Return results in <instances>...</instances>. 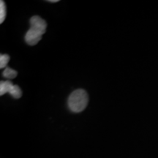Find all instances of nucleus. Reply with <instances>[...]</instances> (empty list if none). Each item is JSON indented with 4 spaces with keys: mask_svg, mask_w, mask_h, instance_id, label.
Here are the masks:
<instances>
[{
    "mask_svg": "<svg viewBox=\"0 0 158 158\" xmlns=\"http://www.w3.org/2000/svg\"><path fill=\"white\" fill-rule=\"evenodd\" d=\"M89 102V95L84 89L73 91L68 100V107L74 113H80L86 108Z\"/></svg>",
    "mask_w": 158,
    "mask_h": 158,
    "instance_id": "obj_1",
    "label": "nucleus"
},
{
    "mask_svg": "<svg viewBox=\"0 0 158 158\" xmlns=\"http://www.w3.org/2000/svg\"><path fill=\"white\" fill-rule=\"evenodd\" d=\"M43 34L35 29L30 28L25 35V40L29 45H35L42 39Z\"/></svg>",
    "mask_w": 158,
    "mask_h": 158,
    "instance_id": "obj_2",
    "label": "nucleus"
},
{
    "mask_svg": "<svg viewBox=\"0 0 158 158\" xmlns=\"http://www.w3.org/2000/svg\"><path fill=\"white\" fill-rule=\"evenodd\" d=\"M30 25L31 28L35 29V30L40 31L43 35L45 34V30H46L47 23L44 19L37 15L32 16L30 19Z\"/></svg>",
    "mask_w": 158,
    "mask_h": 158,
    "instance_id": "obj_3",
    "label": "nucleus"
},
{
    "mask_svg": "<svg viewBox=\"0 0 158 158\" xmlns=\"http://www.w3.org/2000/svg\"><path fill=\"white\" fill-rule=\"evenodd\" d=\"M13 85V83L10 81H2L0 82V95L2 96L6 93H9V91Z\"/></svg>",
    "mask_w": 158,
    "mask_h": 158,
    "instance_id": "obj_4",
    "label": "nucleus"
},
{
    "mask_svg": "<svg viewBox=\"0 0 158 158\" xmlns=\"http://www.w3.org/2000/svg\"><path fill=\"white\" fill-rule=\"evenodd\" d=\"M9 94L15 99H19L22 96V91L18 85H14L11 86L10 89L9 91Z\"/></svg>",
    "mask_w": 158,
    "mask_h": 158,
    "instance_id": "obj_5",
    "label": "nucleus"
},
{
    "mask_svg": "<svg viewBox=\"0 0 158 158\" xmlns=\"http://www.w3.org/2000/svg\"><path fill=\"white\" fill-rule=\"evenodd\" d=\"M17 75H18V73L16 70H13V69L10 68H6L2 73V76L5 77V78H8V79L15 78V77L17 76Z\"/></svg>",
    "mask_w": 158,
    "mask_h": 158,
    "instance_id": "obj_6",
    "label": "nucleus"
},
{
    "mask_svg": "<svg viewBox=\"0 0 158 158\" xmlns=\"http://www.w3.org/2000/svg\"><path fill=\"white\" fill-rule=\"evenodd\" d=\"M7 10H6V5L5 2L2 0L0 2V23H2L5 20Z\"/></svg>",
    "mask_w": 158,
    "mask_h": 158,
    "instance_id": "obj_7",
    "label": "nucleus"
},
{
    "mask_svg": "<svg viewBox=\"0 0 158 158\" xmlns=\"http://www.w3.org/2000/svg\"><path fill=\"white\" fill-rule=\"evenodd\" d=\"M10 60V56L7 54L0 55V68L2 69L7 67Z\"/></svg>",
    "mask_w": 158,
    "mask_h": 158,
    "instance_id": "obj_8",
    "label": "nucleus"
},
{
    "mask_svg": "<svg viewBox=\"0 0 158 158\" xmlns=\"http://www.w3.org/2000/svg\"><path fill=\"white\" fill-rule=\"evenodd\" d=\"M48 2H54V3H55V2H58L59 0H50V1H48Z\"/></svg>",
    "mask_w": 158,
    "mask_h": 158,
    "instance_id": "obj_9",
    "label": "nucleus"
}]
</instances>
